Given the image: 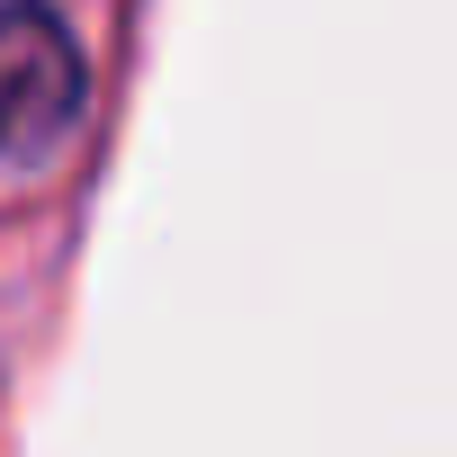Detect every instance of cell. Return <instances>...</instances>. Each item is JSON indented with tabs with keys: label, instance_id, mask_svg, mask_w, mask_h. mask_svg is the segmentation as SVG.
Masks as SVG:
<instances>
[{
	"label": "cell",
	"instance_id": "1",
	"mask_svg": "<svg viewBox=\"0 0 457 457\" xmlns=\"http://www.w3.org/2000/svg\"><path fill=\"white\" fill-rule=\"evenodd\" d=\"M81 117V54L37 0H0V162L46 153Z\"/></svg>",
	"mask_w": 457,
	"mask_h": 457
}]
</instances>
